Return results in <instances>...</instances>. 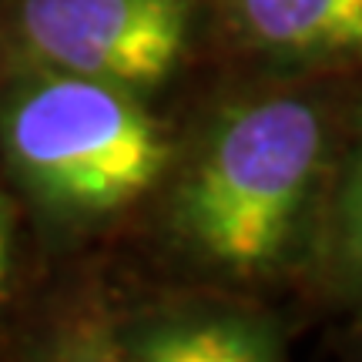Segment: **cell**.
<instances>
[{"mask_svg": "<svg viewBox=\"0 0 362 362\" xmlns=\"http://www.w3.org/2000/svg\"><path fill=\"white\" fill-rule=\"evenodd\" d=\"M329 81L242 74L178 128L148 202L178 275L252 298L309 275L346 121Z\"/></svg>", "mask_w": 362, "mask_h": 362, "instance_id": "obj_1", "label": "cell"}, {"mask_svg": "<svg viewBox=\"0 0 362 362\" xmlns=\"http://www.w3.org/2000/svg\"><path fill=\"white\" fill-rule=\"evenodd\" d=\"M175 144L178 128L131 88L57 71L0 78V161L54 245L148 208Z\"/></svg>", "mask_w": 362, "mask_h": 362, "instance_id": "obj_2", "label": "cell"}, {"mask_svg": "<svg viewBox=\"0 0 362 362\" xmlns=\"http://www.w3.org/2000/svg\"><path fill=\"white\" fill-rule=\"evenodd\" d=\"M205 40V0H0V78L57 71L155 101Z\"/></svg>", "mask_w": 362, "mask_h": 362, "instance_id": "obj_3", "label": "cell"}, {"mask_svg": "<svg viewBox=\"0 0 362 362\" xmlns=\"http://www.w3.org/2000/svg\"><path fill=\"white\" fill-rule=\"evenodd\" d=\"M205 40L242 74H362V0H205Z\"/></svg>", "mask_w": 362, "mask_h": 362, "instance_id": "obj_4", "label": "cell"}, {"mask_svg": "<svg viewBox=\"0 0 362 362\" xmlns=\"http://www.w3.org/2000/svg\"><path fill=\"white\" fill-rule=\"evenodd\" d=\"M288 336L252 296L221 288L158 298L121 315L124 362H279Z\"/></svg>", "mask_w": 362, "mask_h": 362, "instance_id": "obj_5", "label": "cell"}, {"mask_svg": "<svg viewBox=\"0 0 362 362\" xmlns=\"http://www.w3.org/2000/svg\"><path fill=\"white\" fill-rule=\"evenodd\" d=\"M309 279L332 302L362 309V98L346 107Z\"/></svg>", "mask_w": 362, "mask_h": 362, "instance_id": "obj_6", "label": "cell"}, {"mask_svg": "<svg viewBox=\"0 0 362 362\" xmlns=\"http://www.w3.org/2000/svg\"><path fill=\"white\" fill-rule=\"evenodd\" d=\"M13 275H17V215L11 194L0 185V309L13 292Z\"/></svg>", "mask_w": 362, "mask_h": 362, "instance_id": "obj_7", "label": "cell"}]
</instances>
